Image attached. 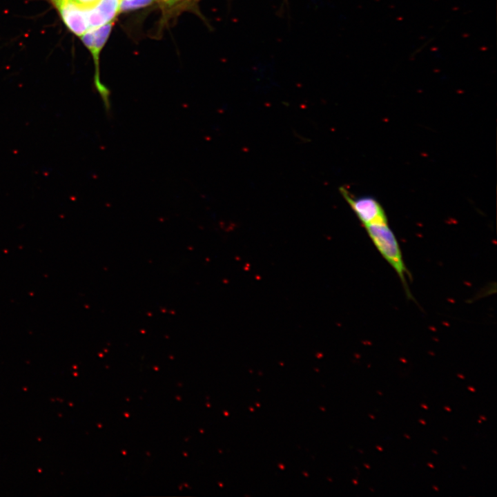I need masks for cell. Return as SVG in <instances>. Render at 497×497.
<instances>
[{"instance_id":"1","label":"cell","mask_w":497,"mask_h":497,"mask_svg":"<svg viewBox=\"0 0 497 497\" xmlns=\"http://www.w3.org/2000/svg\"><path fill=\"white\" fill-rule=\"evenodd\" d=\"M371 242L398 275L409 298H412L407 281L410 273L403 260L397 237L388 222L376 223L364 226Z\"/></svg>"},{"instance_id":"2","label":"cell","mask_w":497,"mask_h":497,"mask_svg":"<svg viewBox=\"0 0 497 497\" xmlns=\"http://www.w3.org/2000/svg\"><path fill=\"white\" fill-rule=\"evenodd\" d=\"M113 26V22L105 24L102 26L88 29L81 36V41L91 52L95 66V83L97 89L103 99L106 111H108L110 105L108 99L107 89L102 85L99 79V60L100 52L107 41Z\"/></svg>"},{"instance_id":"3","label":"cell","mask_w":497,"mask_h":497,"mask_svg":"<svg viewBox=\"0 0 497 497\" xmlns=\"http://www.w3.org/2000/svg\"><path fill=\"white\" fill-rule=\"evenodd\" d=\"M340 191L362 225L388 222L387 214L379 202L369 195L352 197L344 188Z\"/></svg>"},{"instance_id":"4","label":"cell","mask_w":497,"mask_h":497,"mask_svg":"<svg viewBox=\"0 0 497 497\" xmlns=\"http://www.w3.org/2000/svg\"><path fill=\"white\" fill-rule=\"evenodd\" d=\"M57 10L62 21L73 34L81 37L88 30L86 10L75 0H50Z\"/></svg>"},{"instance_id":"5","label":"cell","mask_w":497,"mask_h":497,"mask_svg":"<svg viewBox=\"0 0 497 497\" xmlns=\"http://www.w3.org/2000/svg\"><path fill=\"white\" fill-rule=\"evenodd\" d=\"M120 0H100L86 10L88 29L96 28L113 21L119 12Z\"/></svg>"},{"instance_id":"6","label":"cell","mask_w":497,"mask_h":497,"mask_svg":"<svg viewBox=\"0 0 497 497\" xmlns=\"http://www.w3.org/2000/svg\"><path fill=\"white\" fill-rule=\"evenodd\" d=\"M157 0H120L119 12L143 8L153 4Z\"/></svg>"},{"instance_id":"7","label":"cell","mask_w":497,"mask_h":497,"mask_svg":"<svg viewBox=\"0 0 497 497\" xmlns=\"http://www.w3.org/2000/svg\"><path fill=\"white\" fill-rule=\"evenodd\" d=\"M75 1L84 10L95 7L100 0H75Z\"/></svg>"},{"instance_id":"8","label":"cell","mask_w":497,"mask_h":497,"mask_svg":"<svg viewBox=\"0 0 497 497\" xmlns=\"http://www.w3.org/2000/svg\"><path fill=\"white\" fill-rule=\"evenodd\" d=\"M180 1H182V0H169V1L167 2V3L169 4V5H172V4H174V3H177V2Z\"/></svg>"},{"instance_id":"9","label":"cell","mask_w":497,"mask_h":497,"mask_svg":"<svg viewBox=\"0 0 497 497\" xmlns=\"http://www.w3.org/2000/svg\"><path fill=\"white\" fill-rule=\"evenodd\" d=\"M468 389L472 392L476 391V389L474 388H473L472 387H468Z\"/></svg>"},{"instance_id":"10","label":"cell","mask_w":497,"mask_h":497,"mask_svg":"<svg viewBox=\"0 0 497 497\" xmlns=\"http://www.w3.org/2000/svg\"><path fill=\"white\" fill-rule=\"evenodd\" d=\"M457 376L460 378L461 379H465V376L460 373H458Z\"/></svg>"},{"instance_id":"11","label":"cell","mask_w":497,"mask_h":497,"mask_svg":"<svg viewBox=\"0 0 497 497\" xmlns=\"http://www.w3.org/2000/svg\"><path fill=\"white\" fill-rule=\"evenodd\" d=\"M444 408H445V410H447V411H451V409H450V407H447V406H445Z\"/></svg>"},{"instance_id":"12","label":"cell","mask_w":497,"mask_h":497,"mask_svg":"<svg viewBox=\"0 0 497 497\" xmlns=\"http://www.w3.org/2000/svg\"><path fill=\"white\" fill-rule=\"evenodd\" d=\"M376 447L379 451H382L383 450L382 448L380 446H378V445H377V446H376Z\"/></svg>"},{"instance_id":"13","label":"cell","mask_w":497,"mask_h":497,"mask_svg":"<svg viewBox=\"0 0 497 497\" xmlns=\"http://www.w3.org/2000/svg\"><path fill=\"white\" fill-rule=\"evenodd\" d=\"M421 407H423V408L425 409H428V407H427V405H423V404H422V405H421Z\"/></svg>"},{"instance_id":"14","label":"cell","mask_w":497,"mask_h":497,"mask_svg":"<svg viewBox=\"0 0 497 497\" xmlns=\"http://www.w3.org/2000/svg\"><path fill=\"white\" fill-rule=\"evenodd\" d=\"M427 465L429 466L431 469L434 468L433 465L431 463L429 462V463H427Z\"/></svg>"},{"instance_id":"15","label":"cell","mask_w":497,"mask_h":497,"mask_svg":"<svg viewBox=\"0 0 497 497\" xmlns=\"http://www.w3.org/2000/svg\"><path fill=\"white\" fill-rule=\"evenodd\" d=\"M419 422H420L423 425H426V422L422 420V419L419 420Z\"/></svg>"},{"instance_id":"16","label":"cell","mask_w":497,"mask_h":497,"mask_svg":"<svg viewBox=\"0 0 497 497\" xmlns=\"http://www.w3.org/2000/svg\"><path fill=\"white\" fill-rule=\"evenodd\" d=\"M433 488L436 491H439L438 488L437 487L434 486V485L433 486Z\"/></svg>"},{"instance_id":"17","label":"cell","mask_w":497,"mask_h":497,"mask_svg":"<svg viewBox=\"0 0 497 497\" xmlns=\"http://www.w3.org/2000/svg\"><path fill=\"white\" fill-rule=\"evenodd\" d=\"M480 418L481 419H483V420H487V418H486L485 417L483 416H480Z\"/></svg>"},{"instance_id":"18","label":"cell","mask_w":497,"mask_h":497,"mask_svg":"<svg viewBox=\"0 0 497 497\" xmlns=\"http://www.w3.org/2000/svg\"><path fill=\"white\" fill-rule=\"evenodd\" d=\"M404 436H405V438H408V439L410 438V436H409V435H407V434H404Z\"/></svg>"},{"instance_id":"19","label":"cell","mask_w":497,"mask_h":497,"mask_svg":"<svg viewBox=\"0 0 497 497\" xmlns=\"http://www.w3.org/2000/svg\"><path fill=\"white\" fill-rule=\"evenodd\" d=\"M431 451H432V452H433V454H438V452H437V451H435V450H432Z\"/></svg>"},{"instance_id":"20","label":"cell","mask_w":497,"mask_h":497,"mask_svg":"<svg viewBox=\"0 0 497 497\" xmlns=\"http://www.w3.org/2000/svg\"><path fill=\"white\" fill-rule=\"evenodd\" d=\"M365 467L368 469H370V466L367 465V464H364Z\"/></svg>"},{"instance_id":"21","label":"cell","mask_w":497,"mask_h":497,"mask_svg":"<svg viewBox=\"0 0 497 497\" xmlns=\"http://www.w3.org/2000/svg\"><path fill=\"white\" fill-rule=\"evenodd\" d=\"M377 392H378V393L379 395H380V396L382 395V392H380V391H378Z\"/></svg>"},{"instance_id":"22","label":"cell","mask_w":497,"mask_h":497,"mask_svg":"<svg viewBox=\"0 0 497 497\" xmlns=\"http://www.w3.org/2000/svg\"><path fill=\"white\" fill-rule=\"evenodd\" d=\"M369 416H370L373 420L375 419V417L373 416L372 415H369Z\"/></svg>"},{"instance_id":"23","label":"cell","mask_w":497,"mask_h":497,"mask_svg":"<svg viewBox=\"0 0 497 497\" xmlns=\"http://www.w3.org/2000/svg\"><path fill=\"white\" fill-rule=\"evenodd\" d=\"M164 1H166V2L167 3V2H168V1H169V0H164Z\"/></svg>"},{"instance_id":"24","label":"cell","mask_w":497,"mask_h":497,"mask_svg":"<svg viewBox=\"0 0 497 497\" xmlns=\"http://www.w3.org/2000/svg\"><path fill=\"white\" fill-rule=\"evenodd\" d=\"M478 422H479V423H481V420H478Z\"/></svg>"}]
</instances>
